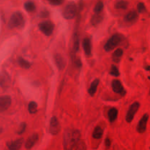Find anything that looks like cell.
I'll return each instance as SVG.
<instances>
[{
  "label": "cell",
  "instance_id": "9a60e30c",
  "mask_svg": "<svg viewBox=\"0 0 150 150\" xmlns=\"http://www.w3.org/2000/svg\"><path fill=\"white\" fill-rule=\"evenodd\" d=\"M83 48L84 50V52L86 55L89 56L91 54L92 51V46H91L90 40L89 38H85L83 41Z\"/></svg>",
  "mask_w": 150,
  "mask_h": 150
},
{
  "label": "cell",
  "instance_id": "603a6c76",
  "mask_svg": "<svg viewBox=\"0 0 150 150\" xmlns=\"http://www.w3.org/2000/svg\"><path fill=\"white\" fill-rule=\"evenodd\" d=\"M73 150H86V144L83 140H79L73 148Z\"/></svg>",
  "mask_w": 150,
  "mask_h": 150
},
{
  "label": "cell",
  "instance_id": "83f0119b",
  "mask_svg": "<svg viewBox=\"0 0 150 150\" xmlns=\"http://www.w3.org/2000/svg\"><path fill=\"white\" fill-rule=\"evenodd\" d=\"M110 74L112 75L113 76H119V75H120V72H119L118 69H117V67H116L115 65L111 66V71H110Z\"/></svg>",
  "mask_w": 150,
  "mask_h": 150
},
{
  "label": "cell",
  "instance_id": "5b68a950",
  "mask_svg": "<svg viewBox=\"0 0 150 150\" xmlns=\"http://www.w3.org/2000/svg\"><path fill=\"white\" fill-rule=\"evenodd\" d=\"M38 26H39L40 30L46 36H50L54 32V24L50 21L41 22Z\"/></svg>",
  "mask_w": 150,
  "mask_h": 150
},
{
  "label": "cell",
  "instance_id": "1f68e13d",
  "mask_svg": "<svg viewBox=\"0 0 150 150\" xmlns=\"http://www.w3.org/2000/svg\"><path fill=\"white\" fill-rule=\"evenodd\" d=\"M49 16V13L47 10H42L40 13V17L41 18H47Z\"/></svg>",
  "mask_w": 150,
  "mask_h": 150
},
{
  "label": "cell",
  "instance_id": "2e32d148",
  "mask_svg": "<svg viewBox=\"0 0 150 150\" xmlns=\"http://www.w3.org/2000/svg\"><path fill=\"white\" fill-rule=\"evenodd\" d=\"M117 115H118V111L117 108H111L108 111V120L111 122H113L117 120Z\"/></svg>",
  "mask_w": 150,
  "mask_h": 150
},
{
  "label": "cell",
  "instance_id": "4fadbf2b",
  "mask_svg": "<svg viewBox=\"0 0 150 150\" xmlns=\"http://www.w3.org/2000/svg\"><path fill=\"white\" fill-rule=\"evenodd\" d=\"M112 89L115 93L122 94L124 93V88L122 84L119 80H114L112 82Z\"/></svg>",
  "mask_w": 150,
  "mask_h": 150
},
{
  "label": "cell",
  "instance_id": "6da1fadb",
  "mask_svg": "<svg viewBox=\"0 0 150 150\" xmlns=\"http://www.w3.org/2000/svg\"><path fill=\"white\" fill-rule=\"evenodd\" d=\"M81 134L78 130H67L64 136V149L73 150L76 144L80 140Z\"/></svg>",
  "mask_w": 150,
  "mask_h": 150
},
{
  "label": "cell",
  "instance_id": "cb8c5ba5",
  "mask_svg": "<svg viewBox=\"0 0 150 150\" xmlns=\"http://www.w3.org/2000/svg\"><path fill=\"white\" fill-rule=\"evenodd\" d=\"M18 63L22 67H23V68L27 69V68H29V67H31V63H29V62L26 61V60H25L24 59H23V58L18 59Z\"/></svg>",
  "mask_w": 150,
  "mask_h": 150
},
{
  "label": "cell",
  "instance_id": "3957f363",
  "mask_svg": "<svg viewBox=\"0 0 150 150\" xmlns=\"http://www.w3.org/2000/svg\"><path fill=\"white\" fill-rule=\"evenodd\" d=\"M77 13V6L74 2L68 3L63 10V16L66 19H73Z\"/></svg>",
  "mask_w": 150,
  "mask_h": 150
},
{
  "label": "cell",
  "instance_id": "5bb4252c",
  "mask_svg": "<svg viewBox=\"0 0 150 150\" xmlns=\"http://www.w3.org/2000/svg\"><path fill=\"white\" fill-rule=\"evenodd\" d=\"M138 18V13L135 10L129 12L125 16V20L127 22H134Z\"/></svg>",
  "mask_w": 150,
  "mask_h": 150
},
{
  "label": "cell",
  "instance_id": "d6a6232c",
  "mask_svg": "<svg viewBox=\"0 0 150 150\" xmlns=\"http://www.w3.org/2000/svg\"><path fill=\"white\" fill-rule=\"evenodd\" d=\"M105 146H106V148L110 147V146H111V141H110V139H107L105 140Z\"/></svg>",
  "mask_w": 150,
  "mask_h": 150
},
{
  "label": "cell",
  "instance_id": "f1b7e54d",
  "mask_svg": "<svg viewBox=\"0 0 150 150\" xmlns=\"http://www.w3.org/2000/svg\"><path fill=\"white\" fill-rule=\"evenodd\" d=\"M137 10L138 12L140 13H142L146 11V7H145L144 4L142 2H139L137 5Z\"/></svg>",
  "mask_w": 150,
  "mask_h": 150
},
{
  "label": "cell",
  "instance_id": "9c48e42d",
  "mask_svg": "<svg viewBox=\"0 0 150 150\" xmlns=\"http://www.w3.org/2000/svg\"><path fill=\"white\" fill-rule=\"evenodd\" d=\"M148 120H149V115H148V114H144L142 117V118L141 119L140 122H139L137 126V131L139 133H144L146 131Z\"/></svg>",
  "mask_w": 150,
  "mask_h": 150
},
{
  "label": "cell",
  "instance_id": "d4e9b609",
  "mask_svg": "<svg viewBox=\"0 0 150 150\" xmlns=\"http://www.w3.org/2000/svg\"><path fill=\"white\" fill-rule=\"evenodd\" d=\"M103 3L102 2V1H99V2H98L96 4V5H95V9H94V11H95V13H96V14H100V13L102 12L103 9Z\"/></svg>",
  "mask_w": 150,
  "mask_h": 150
},
{
  "label": "cell",
  "instance_id": "ba28073f",
  "mask_svg": "<svg viewBox=\"0 0 150 150\" xmlns=\"http://www.w3.org/2000/svg\"><path fill=\"white\" fill-rule=\"evenodd\" d=\"M11 98L8 95L0 96V113L4 112L9 108L11 105Z\"/></svg>",
  "mask_w": 150,
  "mask_h": 150
},
{
  "label": "cell",
  "instance_id": "d6986e66",
  "mask_svg": "<svg viewBox=\"0 0 150 150\" xmlns=\"http://www.w3.org/2000/svg\"><path fill=\"white\" fill-rule=\"evenodd\" d=\"M24 8L25 10L27 12H29V13H32V12H34L35 10H36V6H35V3L33 1H26L24 4Z\"/></svg>",
  "mask_w": 150,
  "mask_h": 150
},
{
  "label": "cell",
  "instance_id": "7402d4cb",
  "mask_svg": "<svg viewBox=\"0 0 150 150\" xmlns=\"http://www.w3.org/2000/svg\"><path fill=\"white\" fill-rule=\"evenodd\" d=\"M28 109L30 114H35L37 112L38 110V104L35 102V101H32L28 105Z\"/></svg>",
  "mask_w": 150,
  "mask_h": 150
},
{
  "label": "cell",
  "instance_id": "ffe728a7",
  "mask_svg": "<svg viewBox=\"0 0 150 150\" xmlns=\"http://www.w3.org/2000/svg\"><path fill=\"white\" fill-rule=\"evenodd\" d=\"M103 20V16L100 14H95L92 16L91 19V23L92 25H97L100 23Z\"/></svg>",
  "mask_w": 150,
  "mask_h": 150
},
{
  "label": "cell",
  "instance_id": "7c38bea8",
  "mask_svg": "<svg viewBox=\"0 0 150 150\" xmlns=\"http://www.w3.org/2000/svg\"><path fill=\"white\" fill-rule=\"evenodd\" d=\"M38 140V135L37 133L32 134V136H29V139L26 141V144H25V147L27 149H30L35 144L37 143Z\"/></svg>",
  "mask_w": 150,
  "mask_h": 150
},
{
  "label": "cell",
  "instance_id": "52a82bcc",
  "mask_svg": "<svg viewBox=\"0 0 150 150\" xmlns=\"http://www.w3.org/2000/svg\"><path fill=\"white\" fill-rule=\"evenodd\" d=\"M60 130H61V126L58 119L55 117H53L50 121L49 132L52 135H57L59 133Z\"/></svg>",
  "mask_w": 150,
  "mask_h": 150
},
{
  "label": "cell",
  "instance_id": "e0dca14e",
  "mask_svg": "<svg viewBox=\"0 0 150 150\" xmlns=\"http://www.w3.org/2000/svg\"><path fill=\"white\" fill-rule=\"evenodd\" d=\"M99 84V80L98 79H95L90 85V87L89 89V93L91 96H93L95 95V92H96L97 89H98V86Z\"/></svg>",
  "mask_w": 150,
  "mask_h": 150
},
{
  "label": "cell",
  "instance_id": "8992f818",
  "mask_svg": "<svg viewBox=\"0 0 150 150\" xmlns=\"http://www.w3.org/2000/svg\"><path fill=\"white\" fill-rule=\"evenodd\" d=\"M140 104L138 102H135L130 105V108H129L128 111H127V114H126V121L127 122H131L132 120L134 118V116L136 115V112L139 110Z\"/></svg>",
  "mask_w": 150,
  "mask_h": 150
},
{
  "label": "cell",
  "instance_id": "8fae6325",
  "mask_svg": "<svg viewBox=\"0 0 150 150\" xmlns=\"http://www.w3.org/2000/svg\"><path fill=\"white\" fill-rule=\"evenodd\" d=\"M54 60H55L56 64L57 65L59 70H63L66 65V62L64 59L63 58L62 56L59 54H57L54 56Z\"/></svg>",
  "mask_w": 150,
  "mask_h": 150
},
{
  "label": "cell",
  "instance_id": "ac0fdd59",
  "mask_svg": "<svg viewBox=\"0 0 150 150\" xmlns=\"http://www.w3.org/2000/svg\"><path fill=\"white\" fill-rule=\"evenodd\" d=\"M103 134V129L100 126H98V127H95V130L93 132V134H92V136H93L94 139H100L102 138Z\"/></svg>",
  "mask_w": 150,
  "mask_h": 150
},
{
  "label": "cell",
  "instance_id": "4dcf8cb0",
  "mask_svg": "<svg viewBox=\"0 0 150 150\" xmlns=\"http://www.w3.org/2000/svg\"><path fill=\"white\" fill-rule=\"evenodd\" d=\"M26 123L25 122L21 123L20 125V127H19V130L18 131V133L19 134H22V133L25 131V130H26Z\"/></svg>",
  "mask_w": 150,
  "mask_h": 150
},
{
  "label": "cell",
  "instance_id": "30bf717a",
  "mask_svg": "<svg viewBox=\"0 0 150 150\" xmlns=\"http://www.w3.org/2000/svg\"><path fill=\"white\" fill-rule=\"evenodd\" d=\"M22 144H23V139H19L16 141L8 142L7 146L10 150H19L21 147Z\"/></svg>",
  "mask_w": 150,
  "mask_h": 150
},
{
  "label": "cell",
  "instance_id": "7a4b0ae2",
  "mask_svg": "<svg viewBox=\"0 0 150 150\" xmlns=\"http://www.w3.org/2000/svg\"><path fill=\"white\" fill-rule=\"evenodd\" d=\"M25 20L23 14L20 12H16L11 16L9 21L10 28H21L24 25Z\"/></svg>",
  "mask_w": 150,
  "mask_h": 150
},
{
  "label": "cell",
  "instance_id": "484cf974",
  "mask_svg": "<svg viewBox=\"0 0 150 150\" xmlns=\"http://www.w3.org/2000/svg\"><path fill=\"white\" fill-rule=\"evenodd\" d=\"M122 54H123L122 49H121V48H118V49L116 50L115 52H114V54H113V58H114V59H120V57L122 56Z\"/></svg>",
  "mask_w": 150,
  "mask_h": 150
},
{
  "label": "cell",
  "instance_id": "44dd1931",
  "mask_svg": "<svg viewBox=\"0 0 150 150\" xmlns=\"http://www.w3.org/2000/svg\"><path fill=\"white\" fill-rule=\"evenodd\" d=\"M127 6H128V2L127 1H124V0H120V1H118L115 4V8L125 10V9L127 8Z\"/></svg>",
  "mask_w": 150,
  "mask_h": 150
},
{
  "label": "cell",
  "instance_id": "277c9868",
  "mask_svg": "<svg viewBox=\"0 0 150 150\" xmlns=\"http://www.w3.org/2000/svg\"><path fill=\"white\" fill-rule=\"evenodd\" d=\"M122 41V37L121 35H114L105 43V46H104V48L106 51H112L116 46L119 45L120 43V42Z\"/></svg>",
  "mask_w": 150,
  "mask_h": 150
},
{
  "label": "cell",
  "instance_id": "4316f807",
  "mask_svg": "<svg viewBox=\"0 0 150 150\" xmlns=\"http://www.w3.org/2000/svg\"><path fill=\"white\" fill-rule=\"evenodd\" d=\"M73 48L74 51H77L79 50V38H78L77 35H76L74 38V40H73Z\"/></svg>",
  "mask_w": 150,
  "mask_h": 150
},
{
  "label": "cell",
  "instance_id": "f546056e",
  "mask_svg": "<svg viewBox=\"0 0 150 150\" xmlns=\"http://www.w3.org/2000/svg\"><path fill=\"white\" fill-rule=\"evenodd\" d=\"M48 1L52 5H60L64 2V0H48Z\"/></svg>",
  "mask_w": 150,
  "mask_h": 150
}]
</instances>
